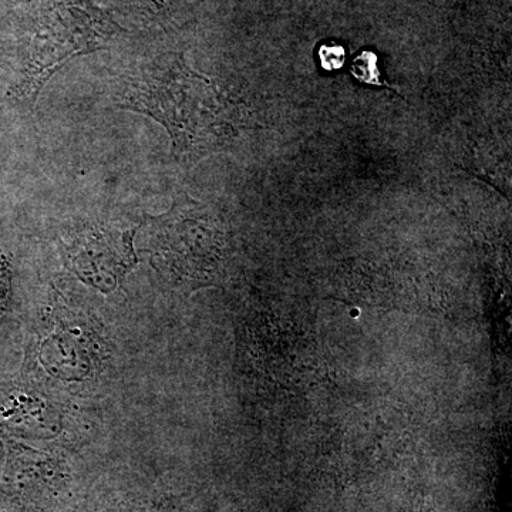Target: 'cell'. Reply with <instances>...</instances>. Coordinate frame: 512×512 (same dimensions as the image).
<instances>
[{
	"instance_id": "5b68a950",
	"label": "cell",
	"mask_w": 512,
	"mask_h": 512,
	"mask_svg": "<svg viewBox=\"0 0 512 512\" xmlns=\"http://www.w3.org/2000/svg\"><path fill=\"white\" fill-rule=\"evenodd\" d=\"M119 512H168L165 510V503H157V501H144L138 505H130L123 508Z\"/></svg>"
},
{
	"instance_id": "3957f363",
	"label": "cell",
	"mask_w": 512,
	"mask_h": 512,
	"mask_svg": "<svg viewBox=\"0 0 512 512\" xmlns=\"http://www.w3.org/2000/svg\"><path fill=\"white\" fill-rule=\"evenodd\" d=\"M353 77L360 83L370 84V86H383L382 73L377 66V56L373 52L360 53L355 62L352 63Z\"/></svg>"
},
{
	"instance_id": "8992f818",
	"label": "cell",
	"mask_w": 512,
	"mask_h": 512,
	"mask_svg": "<svg viewBox=\"0 0 512 512\" xmlns=\"http://www.w3.org/2000/svg\"><path fill=\"white\" fill-rule=\"evenodd\" d=\"M6 291H8V271H6L5 259L0 256V316L5 309Z\"/></svg>"
},
{
	"instance_id": "277c9868",
	"label": "cell",
	"mask_w": 512,
	"mask_h": 512,
	"mask_svg": "<svg viewBox=\"0 0 512 512\" xmlns=\"http://www.w3.org/2000/svg\"><path fill=\"white\" fill-rule=\"evenodd\" d=\"M319 59L323 69L333 72V70L342 69L346 52L340 45H323L319 49Z\"/></svg>"
},
{
	"instance_id": "6da1fadb",
	"label": "cell",
	"mask_w": 512,
	"mask_h": 512,
	"mask_svg": "<svg viewBox=\"0 0 512 512\" xmlns=\"http://www.w3.org/2000/svg\"><path fill=\"white\" fill-rule=\"evenodd\" d=\"M110 35L109 20L86 0H49L33 25L25 62L26 92L35 99L40 86L64 60L100 49Z\"/></svg>"
},
{
	"instance_id": "52a82bcc",
	"label": "cell",
	"mask_w": 512,
	"mask_h": 512,
	"mask_svg": "<svg viewBox=\"0 0 512 512\" xmlns=\"http://www.w3.org/2000/svg\"><path fill=\"white\" fill-rule=\"evenodd\" d=\"M148 2L153 3V5L158 9H163L164 6L167 5V2H170V0H148Z\"/></svg>"
},
{
	"instance_id": "7a4b0ae2",
	"label": "cell",
	"mask_w": 512,
	"mask_h": 512,
	"mask_svg": "<svg viewBox=\"0 0 512 512\" xmlns=\"http://www.w3.org/2000/svg\"><path fill=\"white\" fill-rule=\"evenodd\" d=\"M126 225H94L83 232L69 249L76 274L101 291L116 288L131 266L136 264L133 235Z\"/></svg>"
}]
</instances>
